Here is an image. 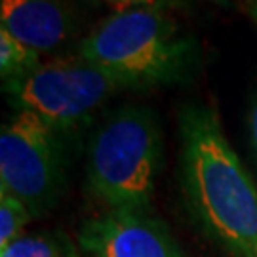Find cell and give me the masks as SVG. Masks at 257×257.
Here are the masks:
<instances>
[{"mask_svg":"<svg viewBox=\"0 0 257 257\" xmlns=\"http://www.w3.org/2000/svg\"><path fill=\"white\" fill-rule=\"evenodd\" d=\"M183 187L204 232L232 257H257V187L204 105L181 112Z\"/></svg>","mask_w":257,"mask_h":257,"instance_id":"cell-1","label":"cell"},{"mask_svg":"<svg viewBox=\"0 0 257 257\" xmlns=\"http://www.w3.org/2000/svg\"><path fill=\"white\" fill-rule=\"evenodd\" d=\"M78 55L124 88L175 82L193 59L191 38L164 12L134 8L103 19L78 46Z\"/></svg>","mask_w":257,"mask_h":257,"instance_id":"cell-2","label":"cell"},{"mask_svg":"<svg viewBox=\"0 0 257 257\" xmlns=\"http://www.w3.org/2000/svg\"><path fill=\"white\" fill-rule=\"evenodd\" d=\"M160 155L155 114L143 107H122L90 143L88 187L110 210L145 211L155 193Z\"/></svg>","mask_w":257,"mask_h":257,"instance_id":"cell-3","label":"cell"},{"mask_svg":"<svg viewBox=\"0 0 257 257\" xmlns=\"http://www.w3.org/2000/svg\"><path fill=\"white\" fill-rule=\"evenodd\" d=\"M122 88L116 78L80 55L40 63L25 76L4 82L19 110L38 114L55 132L88 118Z\"/></svg>","mask_w":257,"mask_h":257,"instance_id":"cell-4","label":"cell"},{"mask_svg":"<svg viewBox=\"0 0 257 257\" xmlns=\"http://www.w3.org/2000/svg\"><path fill=\"white\" fill-rule=\"evenodd\" d=\"M63 187L55 130L31 110H18L0 132V193L27 206L33 217L54 208Z\"/></svg>","mask_w":257,"mask_h":257,"instance_id":"cell-5","label":"cell"},{"mask_svg":"<svg viewBox=\"0 0 257 257\" xmlns=\"http://www.w3.org/2000/svg\"><path fill=\"white\" fill-rule=\"evenodd\" d=\"M78 246L86 257H183L170 229L145 211L110 210L86 221Z\"/></svg>","mask_w":257,"mask_h":257,"instance_id":"cell-6","label":"cell"},{"mask_svg":"<svg viewBox=\"0 0 257 257\" xmlns=\"http://www.w3.org/2000/svg\"><path fill=\"white\" fill-rule=\"evenodd\" d=\"M0 23L38 54L54 52L74 31L73 14L63 0H2Z\"/></svg>","mask_w":257,"mask_h":257,"instance_id":"cell-7","label":"cell"},{"mask_svg":"<svg viewBox=\"0 0 257 257\" xmlns=\"http://www.w3.org/2000/svg\"><path fill=\"white\" fill-rule=\"evenodd\" d=\"M0 257H80L63 232H38L19 236L8 248L0 249Z\"/></svg>","mask_w":257,"mask_h":257,"instance_id":"cell-8","label":"cell"},{"mask_svg":"<svg viewBox=\"0 0 257 257\" xmlns=\"http://www.w3.org/2000/svg\"><path fill=\"white\" fill-rule=\"evenodd\" d=\"M40 61V54L33 48L25 46L6 29L0 27V74L2 80L10 82L35 71Z\"/></svg>","mask_w":257,"mask_h":257,"instance_id":"cell-9","label":"cell"},{"mask_svg":"<svg viewBox=\"0 0 257 257\" xmlns=\"http://www.w3.org/2000/svg\"><path fill=\"white\" fill-rule=\"evenodd\" d=\"M0 194V249H4L19 238V232L33 215L27 210V206L19 202L18 198L6 193Z\"/></svg>","mask_w":257,"mask_h":257,"instance_id":"cell-10","label":"cell"},{"mask_svg":"<svg viewBox=\"0 0 257 257\" xmlns=\"http://www.w3.org/2000/svg\"><path fill=\"white\" fill-rule=\"evenodd\" d=\"M107 4L110 6H114V8H118L120 12H126V10H134V8H145L149 4H153L155 0H105Z\"/></svg>","mask_w":257,"mask_h":257,"instance_id":"cell-11","label":"cell"},{"mask_svg":"<svg viewBox=\"0 0 257 257\" xmlns=\"http://www.w3.org/2000/svg\"><path fill=\"white\" fill-rule=\"evenodd\" d=\"M249 136H251V145H253L257 155V99L249 110Z\"/></svg>","mask_w":257,"mask_h":257,"instance_id":"cell-12","label":"cell"},{"mask_svg":"<svg viewBox=\"0 0 257 257\" xmlns=\"http://www.w3.org/2000/svg\"><path fill=\"white\" fill-rule=\"evenodd\" d=\"M244 6L248 10L249 18L257 23V0H244Z\"/></svg>","mask_w":257,"mask_h":257,"instance_id":"cell-13","label":"cell"},{"mask_svg":"<svg viewBox=\"0 0 257 257\" xmlns=\"http://www.w3.org/2000/svg\"><path fill=\"white\" fill-rule=\"evenodd\" d=\"M213 2H217V4H227L229 0H213Z\"/></svg>","mask_w":257,"mask_h":257,"instance_id":"cell-14","label":"cell"}]
</instances>
